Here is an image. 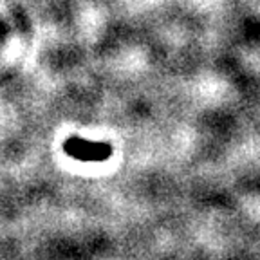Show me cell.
<instances>
[{"instance_id": "obj_1", "label": "cell", "mask_w": 260, "mask_h": 260, "mask_svg": "<svg viewBox=\"0 0 260 260\" xmlns=\"http://www.w3.org/2000/svg\"><path fill=\"white\" fill-rule=\"evenodd\" d=\"M63 150L80 161H105L110 155V146L107 143L85 141L81 138H71L65 141Z\"/></svg>"}]
</instances>
